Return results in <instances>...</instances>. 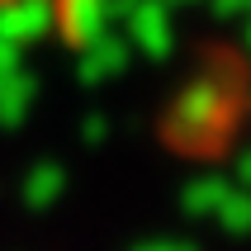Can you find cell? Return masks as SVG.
Returning a JSON list of instances; mask_svg holds the SVG:
<instances>
[{
	"instance_id": "obj_1",
	"label": "cell",
	"mask_w": 251,
	"mask_h": 251,
	"mask_svg": "<svg viewBox=\"0 0 251 251\" xmlns=\"http://www.w3.org/2000/svg\"><path fill=\"white\" fill-rule=\"evenodd\" d=\"M28 5H52V10H71L81 0H0V10H28Z\"/></svg>"
}]
</instances>
